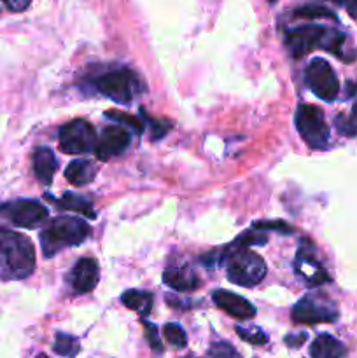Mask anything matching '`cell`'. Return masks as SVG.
I'll return each mask as SVG.
<instances>
[{"label":"cell","instance_id":"6da1fadb","mask_svg":"<svg viewBox=\"0 0 357 358\" xmlns=\"http://www.w3.org/2000/svg\"><path fill=\"white\" fill-rule=\"evenodd\" d=\"M346 35L335 28L321 27V24H303L290 28L286 35V45L294 58H301L307 52L321 48L332 52L338 58L349 59L346 52Z\"/></svg>","mask_w":357,"mask_h":358},{"label":"cell","instance_id":"7a4b0ae2","mask_svg":"<svg viewBox=\"0 0 357 358\" xmlns=\"http://www.w3.org/2000/svg\"><path fill=\"white\" fill-rule=\"evenodd\" d=\"M35 269V248L24 234L0 229V278L23 280Z\"/></svg>","mask_w":357,"mask_h":358},{"label":"cell","instance_id":"3957f363","mask_svg":"<svg viewBox=\"0 0 357 358\" xmlns=\"http://www.w3.org/2000/svg\"><path fill=\"white\" fill-rule=\"evenodd\" d=\"M219 261L226 262L227 280L238 287H255L265 280L266 264L251 247L233 243L220 252Z\"/></svg>","mask_w":357,"mask_h":358},{"label":"cell","instance_id":"277c9868","mask_svg":"<svg viewBox=\"0 0 357 358\" xmlns=\"http://www.w3.org/2000/svg\"><path fill=\"white\" fill-rule=\"evenodd\" d=\"M91 233L86 220L77 217H56L41 233V247L44 257H52L66 247L84 243Z\"/></svg>","mask_w":357,"mask_h":358},{"label":"cell","instance_id":"5b68a950","mask_svg":"<svg viewBox=\"0 0 357 358\" xmlns=\"http://www.w3.org/2000/svg\"><path fill=\"white\" fill-rule=\"evenodd\" d=\"M97 90L108 100L119 105H128L146 90L142 79L132 70H114L97 80Z\"/></svg>","mask_w":357,"mask_h":358},{"label":"cell","instance_id":"8992f818","mask_svg":"<svg viewBox=\"0 0 357 358\" xmlns=\"http://www.w3.org/2000/svg\"><path fill=\"white\" fill-rule=\"evenodd\" d=\"M296 129L312 149L322 150L329 145V126L324 112L310 103L300 105L296 110Z\"/></svg>","mask_w":357,"mask_h":358},{"label":"cell","instance_id":"52a82bcc","mask_svg":"<svg viewBox=\"0 0 357 358\" xmlns=\"http://www.w3.org/2000/svg\"><path fill=\"white\" fill-rule=\"evenodd\" d=\"M336 318H338V308L324 294H308L301 297L293 308V320L296 324H331Z\"/></svg>","mask_w":357,"mask_h":358},{"label":"cell","instance_id":"ba28073f","mask_svg":"<svg viewBox=\"0 0 357 358\" xmlns=\"http://www.w3.org/2000/svg\"><path fill=\"white\" fill-rule=\"evenodd\" d=\"M304 77H307L308 87H310L315 96H318L324 101L336 100L340 93V80L332 66L326 59H312L307 66Z\"/></svg>","mask_w":357,"mask_h":358},{"label":"cell","instance_id":"9c48e42d","mask_svg":"<svg viewBox=\"0 0 357 358\" xmlns=\"http://www.w3.org/2000/svg\"><path fill=\"white\" fill-rule=\"evenodd\" d=\"M97 133L94 128L84 119H76L66 122L59 129V150L65 154H86L94 150L97 145Z\"/></svg>","mask_w":357,"mask_h":358},{"label":"cell","instance_id":"30bf717a","mask_svg":"<svg viewBox=\"0 0 357 358\" xmlns=\"http://www.w3.org/2000/svg\"><path fill=\"white\" fill-rule=\"evenodd\" d=\"M0 212L6 213L10 224L24 227V229H35V227L42 226L49 215L48 208L35 199H18V201L2 206Z\"/></svg>","mask_w":357,"mask_h":358},{"label":"cell","instance_id":"8fae6325","mask_svg":"<svg viewBox=\"0 0 357 358\" xmlns=\"http://www.w3.org/2000/svg\"><path fill=\"white\" fill-rule=\"evenodd\" d=\"M132 136L122 126H108L104 129L94 145V154L100 161H108L128 149Z\"/></svg>","mask_w":357,"mask_h":358},{"label":"cell","instance_id":"7c38bea8","mask_svg":"<svg viewBox=\"0 0 357 358\" xmlns=\"http://www.w3.org/2000/svg\"><path fill=\"white\" fill-rule=\"evenodd\" d=\"M212 299L219 310H223L230 317L238 318V320H248V318L255 317L254 304L245 297L238 296V294L227 292V290H216Z\"/></svg>","mask_w":357,"mask_h":358},{"label":"cell","instance_id":"4fadbf2b","mask_svg":"<svg viewBox=\"0 0 357 358\" xmlns=\"http://www.w3.org/2000/svg\"><path fill=\"white\" fill-rule=\"evenodd\" d=\"M98 278H100V266L94 259L84 257L77 261L74 269L70 271V285L79 294L91 292L97 287Z\"/></svg>","mask_w":357,"mask_h":358},{"label":"cell","instance_id":"5bb4252c","mask_svg":"<svg viewBox=\"0 0 357 358\" xmlns=\"http://www.w3.org/2000/svg\"><path fill=\"white\" fill-rule=\"evenodd\" d=\"M296 271L303 276L308 287H321L329 282L328 271L318 264V261L314 257L312 250H308L304 247L298 254Z\"/></svg>","mask_w":357,"mask_h":358},{"label":"cell","instance_id":"9a60e30c","mask_svg":"<svg viewBox=\"0 0 357 358\" xmlns=\"http://www.w3.org/2000/svg\"><path fill=\"white\" fill-rule=\"evenodd\" d=\"M163 283L177 292H191L202 285V280L188 268H170L163 273Z\"/></svg>","mask_w":357,"mask_h":358},{"label":"cell","instance_id":"2e32d148","mask_svg":"<svg viewBox=\"0 0 357 358\" xmlns=\"http://www.w3.org/2000/svg\"><path fill=\"white\" fill-rule=\"evenodd\" d=\"M58 168L55 152L49 147H38L34 154V171L38 182L44 185H49L52 182V177Z\"/></svg>","mask_w":357,"mask_h":358},{"label":"cell","instance_id":"e0dca14e","mask_svg":"<svg viewBox=\"0 0 357 358\" xmlns=\"http://www.w3.org/2000/svg\"><path fill=\"white\" fill-rule=\"evenodd\" d=\"M343 355H345V346L329 334L317 336L310 346L312 358H342Z\"/></svg>","mask_w":357,"mask_h":358},{"label":"cell","instance_id":"ac0fdd59","mask_svg":"<svg viewBox=\"0 0 357 358\" xmlns=\"http://www.w3.org/2000/svg\"><path fill=\"white\" fill-rule=\"evenodd\" d=\"M97 177V168L88 159H76L66 166L65 178L72 185H88Z\"/></svg>","mask_w":357,"mask_h":358},{"label":"cell","instance_id":"d6986e66","mask_svg":"<svg viewBox=\"0 0 357 358\" xmlns=\"http://www.w3.org/2000/svg\"><path fill=\"white\" fill-rule=\"evenodd\" d=\"M122 304L126 308H130L132 311H136L139 315L146 317L149 315V311L153 310V294L146 292V290H126L121 296Z\"/></svg>","mask_w":357,"mask_h":358},{"label":"cell","instance_id":"ffe728a7","mask_svg":"<svg viewBox=\"0 0 357 358\" xmlns=\"http://www.w3.org/2000/svg\"><path fill=\"white\" fill-rule=\"evenodd\" d=\"M51 201H55L56 205H59L62 208H66V210H74V212H80L83 215H88L93 219L94 217V212L91 210V203L88 201V199H84L83 196H77V194H72V192H66L65 196H63L62 199H55L51 198V196H48Z\"/></svg>","mask_w":357,"mask_h":358},{"label":"cell","instance_id":"44dd1931","mask_svg":"<svg viewBox=\"0 0 357 358\" xmlns=\"http://www.w3.org/2000/svg\"><path fill=\"white\" fill-rule=\"evenodd\" d=\"M52 350H55V353H58V355H62V357L76 358L77 353H79V350H80V343H79V339L74 338V336L62 334V332H59V334H56Z\"/></svg>","mask_w":357,"mask_h":358},{"label":"cell","instance_id":"7402d4cb","mask_svg":"<svg viewBox=\"0 0 357 358\" xmlns=\"http://www.w3.org/2000/svg\"><path fill=\"white\" fill-rule=\"evenodd\" d=\"M294 16L303 20H336V14L324 6H304L294 10Z\"/></svg>","mask_w":357,"mask_h":358},{"label":"cell","instance_id":"603a6c76","mask_svg":"<svg viewBox=\"0 0 357 358\" xmlns=\"http://www.w3.org/2000/svg\"><path fill=\"white\" fill-rule=\"evenodd\" d=\"M163 336L167 339V343H170L175 348H184L188 345V336H186L184 329L178 324H168L164 325Z\"/></svg>","mask_w":357,"mask_h":358},{"label":"cell","instance_id":"cb8c5ba5","mask_svg":"<svg viewBox=\"0 0 357 358\" xmlns=\"http://www.w3.org/2000/svg\"><path fill=\"white\" fill-rule=\"evenodd\" d=\"M336 128L343 135L354 136L357 135V103L354 105V110L350 115H338L336 117Z\"/></svg>","mask_w":357,"mask_h":358},{"label":"cell","instance_id":"d4e9b609","mask_svg":"<svg viewBox=\"0 0 357 358\" xmlns=\"http://www.w3.org/2000/svg\"><path fill=\"white\" fill-rule=\"evenodd\" d=\"M237 334L240 336L244 341L251 343V345H255V346L265 345V343L268 341V336H266L259 327H248V329L237 327Z\"/></svg>","mask_w":357,"mask_h":358},{"label":"cell","instance_id":"484cf974","mask_svg":"<svg viewBox=\"0 0 357 358\" xmlns=\"http://www.w3.org/2000/svg\"><path fill=\"white\" fill-rule=\"evenodd\" d=\"M105 115H107L108 119H114V121L118 122H125V126L132 128L135 133L144 131V122L140 121L139 117H135V115L125 114V112H107Z\"/></svg>","mask_w":357,"mask_h":358},{"label":"cell","instance_id":"4316f807","mask_svg":"<svg viewBox=\"0 0 357 358\" xmlns=\"http://www.w3.org/2000/svg\"><path fill=\"white\" fill-rule=\"evenodd\" d=\"M209 355L212 358H241L240 353L230 345V343H216V345L210 346Z\"/></svg>","mask_w":357,"mask_h":358},{"label":"cell","instance_id":"83f0119b","mask_svg":"<svg viewBox=\"0 0 357 358\" xmlns=\"http://www.w3.org/2000/svg\"><path fill=\"white\" fill-rule=\"evenodd\" d=\"M144 331H146V338H147V343L150 345V348L156 350V352H161V350H163V346H161L160 338H158L156 325L149 324V322L144 320Z\"/></svg>","mask_w":357,"mask_h":358},{"label":"cell","instance_id":"f1b7e54d","mask_svg":"<svg viewBox=\"0 0 357 358\" xmlns=\"http://www.w3.org/2000/svg\"><path fill=\"white\" fill-rule=\"evenodd\" d=\"M254 229L255 231L273 229V231H282V233H290V231H293V227H289L287 224H284L282 220H276V222H255Z\"/></svg>","mask_w":357,"mask_h":358},{"label":"cell","instance_id":"f546056e","mask_svg":"<svg viewBox=\"0 0 357 358\" xmlns=\"http://www.w3.org/2000/svg\"><path fill=\"white\" fill-rule=\"evenodd\" d=\"M2 2L4 6L9 10H13V13H23L24 9H28L31 0H2Z\"/></svg>","mask_w":357,"mask_h":358},{"label":"cell","instance_id":"4dcf8cb0","mask_svg":"<svg viewBox=\"0 0 357 358\" xmlns=\"http://www.w3.org/2000/svg\"><path fill=\"white\" fill-rule=\"evenodd\" d=\"M307 341V334H298V336H287L286 338V343L289 346H294V348H298V346H301L303 343Z\"/></svg>","mask_w":357,"mask_h":358},{"label":"cell","instance_id":"1f68e13d","mask_svg":"<svg viewBox=\"0 0 357 358\" xmlns=\"http://www.w3.org/2000/svg\"><path fill=\"white\" fill-rule=\"evenodd\" d=\"M345 7L346 10H349L350 17H352L354 21H357V0H345Z\"/></svg>","mask_w":357,"mask_h":358},{"label":"cell","instance_id":"d6a6232c","mask_svg":"<svg viewBox=\"0 0 357 358\" xmlns=\"http://www.w3.org/2000/svg\"><path fill=\"white\" fill-rule=\"evenodd\" d=\"M332 2H338V3H343V2H345V0H332Z\"/></svg>","mask_w":357,"mask_h":358},{"label":"cell","instance_id":"836d02e7","mask_svg":"<svg viewBox=\"0 0 357 358\" xmlns=\"http://www.w3.org/2000/svg\"><path fill=\"white\" fill-rule=\"evenodd\" d=\"M37 358H48L46 355H41V357H37Z\"/></svg>","mask_w":357,"mask_h":358},{"label":"cell","instance_id":"e575fe53","mask_svg":"<svg viewBox=\"0 0 357 358\" xmlns=\"http://www.w3.org/2000/svg\"><path fill=\"white\" fill-rule=\"evenodd\" d=\"M270 2H275V0H270Z\"/></svg>","mask_w":357,"mask_h":358}]
</instances>
